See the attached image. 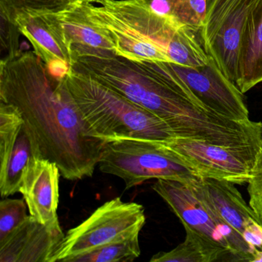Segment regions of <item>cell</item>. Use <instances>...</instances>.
<instances>
[{
  "label": "cell",
  "mask_w": 262,
  "mask_h": 262,
  "mask_svg": "<svg viewBox=\"0 0 262 262\" xmlns=\"http://www.w3.org/2000/svg\"><path fill=\"white\" fill-rule=\"evenodd\" d=\"M60 176L55 162L33 157L26 169L19 189L30 215L53 228H62L57 214Z\"/></svg>",
  "instance_id": "4fadbf2b"
},
{
  "label": "cell",
  "mask_w": 262,
  "mask_h": 262,
  "mask_svg": "<svg viewBox=\"0 0 262 262\" xmlns=\"http://www.w3.org/2000/svg\"><path fill=\"white\" fill-rule=\"evenodd\" d=\"M187 183L222 222L239 233L256 251H262V222L234 184L208 178H198Z\"/></svg>",
  "instance_id": "8fae6325"
},
{
  "label": "cell",
  "mask_w": 262,
  "mask_h": 262,
  "mask_svg": "<svg viewBox=\"0 0 262 262\" xmlns=\"http://www.w3.org/2000/svg\"><path fill=\"white\" fill-rule=\"evenodd\" d=\"M185 241L176 248L152 256L151 262L237 261L234 254L190 228H185Z\"/></svg>",
  "instance_id": "ac0fdd59"
},
{
  "label": "cell",
  "mask_w": 262,
  "mask_h": 262,
  "mask_svg": "<svg viewBox=\"0 0 262 262\" xmlns=\"http://www.w3.org/2000/svg\"><path fill=\"white\" fill-rule=\"evenodd\" d=\"M210 0H180L176 10L179 24L200 30L205 22Z\"/></svg>",
  "instance_id": "603a6c76"
},
{
  "label": "cell",
  "mask_w": 262,
  "mask_h": 262,
  "mask_svg": "<svg viewBox=\"0 0 262 262\" xmlns=\"http://www.w3.org/2000/svg\"><path fill=\"white\" fill-rule=\"evenodd\" d=\"M65 234L29 214L19 227L0 241V262H50Z\"/></svg>",
  "instance_id": "9a60e30c"
},
{
  "label": "cell",
  "mask_w": 262,
  "mask_h": 262,
  "mask_svg": "<svg viewBox=\"0 0 262 262\" xmlns=\"http://www.w3.org/2000/svg\"><path fill=\"white\" fill-rule=\"evenodd\" d=\"M55 14L62 28L66 43L71 53L74 47L115 53L113 42L106 33L90 22L81 3H76Z\"/></svg>",
  "instance_id": "e0dca14e"
},
{
  "label": "cell",
  "mask_w": 262,
  "mask_h": 262,
  "mask_svg": "<svg viewBox=\"0 0 262 262\" xmlns=\"http://www.w3.org/2000/svg\"><path fill=\"white\" fill-rule=\"evenodd\" d=\"M98 0H78V2L82 3V4H94Z\"/></svg>",
  "instance_id": "484cf974"
},
{
  "label": "cell",
  "mask_w": 262,
  "mask_h": 262,
  "mask_svg": "<svg viewBox=\"0 0 262 262\" xmlns=\"http://www.w3.org/2000/svg\"><path fill=\"white\" fill-rule=\"evenodd\" d=\"M77 2L78 0H0V16L15 25L19 18L59 13Z\"/></svg>",
  "instance_id": "44dd1931"
},
{
  "label": "cell",
  "mask_w": 262,
  "mask_h": 262,
  "mask_svg": "<svg viewBox=\"0 0 262 262\" xmlns=\"http://www.w3.org/2000/svg\"><path fill=\"white\" fill-rule=\"evenodd\" d=\"M194 30L187 27H179L169 42L168 54L172 63L182 67H205L211 57L204 49L203 45L196 38Z\"/></svg>",
  "instance_id": "d6986e66"
},
{
  "label": "cell",
  "mask_w": 262,
  "mask_h": 262,
  "mask_svg": "<svg viewBox=\"0 0 262 262\" xmlns=\"http://www.w3.org/2000/svg\"><path fill=\"white\" fill-rule=\"evenodd\" d=\"M25 199H6L0 202V241L19 227L28 217Z\"/></svg>",
  "instance_id": "7402d4cb"
},
{
  "label": "cell",
  "mask_w": 262,
  "mask_h": 262,
  "mask_svg": "<svg viewBox=\"0 0 262 262\" xmlns=\"http://www.w3.org/2000/svg\"><path fill=\"white\" fill-rule=\"evenodd\" d=\"M248 184L249 205L262 222V146Z\"/></svg>",
  "instance_id": "cb8c5ba5"
},
{
  "label": "cell",
  "mask_w": 262,
  "mask_h": 262,
  "mask_svg": "<svg viewBox=\"0 0 262 262\" xmlns=\"http://www.w3.org/2000/svg\"><path fill=\"white\" fill-rule=\"evenodd\" d=\"M200 178L248 183L261 148L260 145L221 146L202 141L176 138L162 142Z\"/></svg>",
  "instance_id": "ba28073f"
},
{
  "label": "cell",
  "mask_w": 262,
  "mask_h": 262,
  "mask_svg": "<svg viewBox=\"0 0 262 262\" xmlns=\"http://www.w3.org/2000/svg\"><path fill=\"white\" fill-rule=\"evenodd\" d=\"M0 101L17 110L39 157L55 162L62 178L93 176L106 142L84 120L66 78L52 76L33 50L1 60Z\"/></svg>",
  "instance_id": "6da1fadb"
},
{
  "label": "cell",
  "mask_w": 262,
  "mask_h": 262,
  "mask_svg": "<svg viewBox=\"0 0 262 262\" xmlns=\"http://www.w3.org/2000/svg\"><path fill=\"white\" fill-rule=\"evenodd\" d=\"M39 157L19 112L0 101V193L7 198L19 192L26 169Z\"/></svg>",
  "instance_id": "7c38bea8"
},
{
  "label": "cell",
  "mask_w": 262,
  "mask_h": 262,
  "mask_svg": "<svg viewBox=\"0 0 262 262\" xmlns=\"http://www.w3.org/2000/svg\"><path fill=\"white\" fill-rule=\"evenodd\" d=\"M72 56L73 70L152 113L177 138L233 147L245 137V123L205 110L168 62H136L84 47H74Z\"/></svg>",
  "instance_id": "7a4b0ae2"
},
{
  "label": "cell",
  "mask_w": 262,
  "mask_h": 262,
  "mask_svg": "<svg viewBox=\"0 0 262 262\" xmlns=\"http://www.w3.org/2000/svg\"><path fill=\"white\" fill-rule=\"evenodd\" d=\"M85 122L105 142L140 139L167 142L176 136L165 122L94 79L72 68L66 77Z\"/></svg>",
  "instance_id": "3957f363"
},
{
  "label": "cell",
  "mask_w": 262,
  "mask_h": 262,
  "mask_svg": "<svg viewBox=\"0 0 262 262\" xmlns=\"http://www.w3.org/2000/svg\"><path fill=\"white\" fill-rule=\"evenodd\" d=\"M169 65L207 111L237 122L251 121L243 93L211 58L206 66L197 68Z\"/></svg>",
  "instance_id": "30bf717a"
},
{
  "label": "cell",
  "mask_w": 262,
  "mask_h": 262,
  "mask_svg": "<svg viewBox=\"0 0 262 262\" xmlns=\"http://www.w3.org/2000/svg\"><path fill=\"white\" fill-rule=\"evenodd\" d=\"M15 25L43 61L50 74L59 79H65L71 71L73 57L56 14L24 16Z\"/></svg>",
  "instance_id": "5bb4252c"
},
{
  "label": "cell",
  "mask_w": 262,
  "mask_h": 262,
  "mask_svg": "<svg viewBox=\"0 0 262 262\" xmlns=\"http://www.w3.org/2000/svg\"><path fill=\"white\" fill-rule=\"evenodd\" d=\"M1 17V47L7 50V56H13L22 52L19 49V35H22L14 24Z\"/></svg>",
  "instance_id": "d4e9b609"
},
{
  "label": "cell",
  "mask_w": 262,
  "mask_h": 262,
  "mask_svg": "<svg viewBox=\"0 0 262 262\" xmlns=\"http://www.w3.org/2000/svg\"><path fill=\"white\" fill-rule=\"evenodd\" d=\"M145 208L116 198L101 205L83 222L69 230L50 262L64 261L102 245L138 234L145 225Z\"/></svg>",
  "instance_id": "8992f818"
},
{
  "label": "cell",
  "mask_w": 262,
  "mask_h": 262,
  "mask_svg": "<svg viewBox=\"0 0 262 262\" xmlns=\"http://www.w3.org/2000/svg\"><path fill=\"white\" fill-rule=\"evenodd\" d=\"M262 82V0H256L247 19L239 53L235 85L242 93Z\"/></svg>",
  "instance_id": "2e32d148"
},
{
  "label": "cell",
  "mask_w": 262,
  "mask_h": 262,
  "mask_svg": "<svg viewBox=\"0 0 262 262\" xmlns=\"http://www.w3.org/2000/svg\"><path fill=\"white\" fill-rule=\"evenodd\" d=\"M139 234L119 239L83 254L67 259L66 262H131L140 256Z\"/></svg>",
  "instance_id": "ffe728a7"
},
{
  "label": "cell",
  "mask_w": 262,
  "mask_h": 262,
  "mask_svg": "<svg viewBox=\"0 0 262 262\" xmlns=\"http://www.w3.org/2000/svg\"><path fill=\"white\" fill-rule=\"evenodd\" d=\"M99 170L124 181L125 189L151 179L189 182L200 178L162 142L125 139L106 142Z\"/></svg>",
  "instance_id": "5b68a950"
},
{
  "label": "cell",
  "mask_w": 262,
  "mask_h": 262,
  "mask_svg": "<svg viewBox=\"0 0 262 262\" xmlns=\"http://www.w3.org/2000/svg\"><path fill=\"white\" fill-rule=\"evenodd\" d=\"M82 4L88 19L103 30L115 54L136 62L172 63L169 42L179 26L155 14L143 0H98Z\"/></svg>",
  "instance_id": "277c9868"
},
{
  "label": "cell",
  "mask_w": 262,
  "mask_h": 262,
  "mask_svg": "<svg viewBox=\"0 0 262 262\" xmlns=\"http://www.w3.org/2000/svg\"><path fill=\"white\" fill-rule=\"evenodd\" d=\"M256 0H210L200 30L206 53L235 84L242 36Z\"/></svg>",
  "instance_id": "9c48e42d"
},
{
  "label": "cell",
  "mask_w": 262,
  "mask_h": 262,
  "mask_svg": "<svg viewBox=\"0 0 262 262\" xmlns=\"http://www.w3.org/2000/svg\"><path fill=\"white\" fill-rule=\"evenodd\" d=\"M152 189L190 228L213 243L231 251L237 261L252 262L256 251L237 231L216 216L193 191L189 184L171 179H157Z\"/></svg>",
  "instance_id": "52a82bcc"
}]
</instances>
